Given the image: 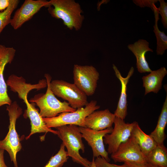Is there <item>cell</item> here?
<instances>
[{"label": "cell", "instance_id": "9c48e42d", "mask_svg": "<svg viewBox=\"0 0 167 167\" xmlns=\"http://www.w3.org/2000/svg\"><path fill=\"white\" fill-rule=\"evenodd\" d=\"M111 157L115 162H130L145 164L147 163L146 157L131 136L119 145L117 151L111 154Z\"/></svg>", "mask_w": 167, "mask_h": 167}, {"label": "cell", "instance_id": "7c38bea8", "mask_svg": "<svg viewBox=\"0 0 167 167\" xmlns=\"http://www.w3.org/2000/svg\"><path fill=\"white\" fill-rule=\"evenodd\" d=\"M6 83L7 85L10 87L11 90L17 93L19 98L23 100L24 103L28 101V95L31 90L35 89L38 91L47 86L46 79H42L38 83L32 84L26 83L25 79L22 77L14 74L8 77Z\"/></svg>", "mask_w": 167, "mask_h": 167}, {"label": "cell", "instance_id": "f546056e", "mask_svg": "<svg viewBox=\"0 0 167 167\" xmlns=\"http://www.w3.org/2000/svg\"><path fill=\"white\" fill-rule=\"evenodd\" d=\"M4 150L0 148V167H8L6 165L4 156Z\"/></svg>", "mask_w": 167, "mask_h": 167}, {"label": "cell", "instance_id": "2e32d148", "mask_svg": "<svg viewBox=\"0 0 167 167\" xmlns=\"http://www.w3.org/2000/svg\"><path fill=\"white\" fill-rule=\"evenodd\" d=\"M127 47L136 57L138 71L141 73L151 72L152 71L145 57L147 52H153V50L149 47V42L145 40L139 39L133 44H129Z\"/></svg>", "mask_w": 167, "mask_h": 167}, {"label": "cell", "instance_id": "7402d4cb", "mask_svg": "<svg viewBox=\"0 0 167 167\" xmlns=\"http://www.w3.org/2000/svg\"><path fill=\"white\" fill-rule=\"evenodd\" d=\"M158 13H154L155 24L153 26V32L156 39V53L157 55H162L167 49V36L164 31H161L159 29L157 22L159 19Z\"/></svg>", "mask_w": 167, "mask_h": 167}, {"label": "cell", "instance_id": "277c9868", "mask_svg": "<svg viewBox=\"0 0 167 167\" xmlns=\"http://www.w3.org/2000/svg\"><path fill=\"white\" fill-rule=\"evenodd\" d=\"M9 118L8 132L4 139L0 140V148L9 153L15 167H18L16 160L17 153L22 148L20 139L15 128L16 121L22 113V109L15 101L6 107Z\"/></svg>", "mask_w": 167, "mask_h": 167}, {"label": "cell", "instance_id": "1f68e13d", "mask_svg": "<svg viewBox=\"0 0 167 167\" xmlns=\"http://www.w3.org/2000/svg\"><path fill=\"white\" fill-rule=\"evenodd\" d=\"M146 165L147 167H160L158 166L152 165L151 164L147 163Z\"/></svg>", "mask_w": 167, "mask_h": 167}, {"label": "cell", "instance_id": "6da1fadb", "mask_svg": "<svg viewBox=\"0 0 167 167\" xmlns=\"http://www.w3.org/2000/svg\"><path fill=\"white\" fill-rule=\"evenodd\" d=\"M48 11L51 16L62 19L70 30H79L84 19L79 4L73 0H51Z\"/></svg>", "mask_w": 167, "mask_h": 167}, {"label": "cell", "instance_id": "ffe728a7", "mask_svg": "<svg viewBox=\"0 0 167 167\" xmlns=\"http://www.w3.org/2000/svg\"><path fill=\"white\" fill-rule=\"evenodd\" d=\"M167 123V95L166 94L156 126L154 130L149 135L154 140L157 145H164V141L166 138L165 130Z\"/></svg>", "mask_w": 167, "mask_h": 167}, {"label": "cell", "instance_id": "3957f363", "mask_svg": "<svg viewBox=\"0 0 167 167\" xmlns=\"http://www.w3.org/2000/svg\"><path fill=\"white\" fill-rule=\"evenodd\" d=\"M45 77L47 83V89L45 93H39L31 98L29 101L34 103L39 108V113L43 118H50L56 116L59 113L73 112L76 109L72 108L66 101L61 102L55 96L50 86L51 76L45 74Z\"/></svg>", "mask_w": 167, "mask_h": 167}, {"label": "cell", "instance_id": "f1b7e54d", "mask_svg": "<svg viewBox=\"0 0 167 167\" xmlns=\"http://www.w3.org/2000/svg\"><path fill=\"white\" fill-rule=\"evenodd\" d=\"M124 164L128 167H147L146 164H143L125 162Z\"/></svg>", "mask_w": 167, "mask_h": 167}, {"label": "cell", "instance_id": "cb8c5ba5", "mask_svg": "<svg viewBox=\"0 0 167 167\" xmlns=\"http://www.w3.org/2000/svg\"><path fill=\"white\" fill-rule=\"evenodd\" d=\"M19 2L18 0H10L7 8L0 12V34L5 27L10 23L11 15L17 7Z\"/></svg>", "mask_w": 167, "mask_h": 167}, {"label": "cell", "instance_id": "4316f807", "mask_svg": "<svg viewBox=\"0 0 167 167\" xmlns=\"http://www.w3.org/2000/svg\"><path fill=\"white\" fill-rule=\"evenodd\" d=\"M94 162L96 167H128L124 164L122 165H118L110 163L100 156L96 157Z\"/></svg>", "mask_w": 167, "mask_h": 167}, {"label": "cell", "instance_id": "d6986e66", "mask_svg": "<svg viewBox=\"0 0 167 167\" xmlns=\"http://www.w3.org/2000/svg\"><path fill=\"white\" fill-rule=\"evenodd\" d=\"M131 136L135 140L146 157L157 145L149 135L146 134L142 130L136 121L131 131Z\"/></svg>", "mask_w": 167, "mask_h": 167}, {"label": "cell", "instance_id": "4dcf8cb0", "mask_svg": "<svg viewBox=\"0 0 167 167\" xmlns=\"http://www.w3.org/2000/svg\"><path fill=\"white\" fill-rule=\"evenodd\" d=\"M94 158L93 157V158L92 161H91V165L90 167H96L94 162Z\"/></svg>", "mask_w": 167, "mask_h": 167}, {"label": "cell", "instance_id": "8992f818", "mask_svg": "<svg viewBox=\"0 0 167 167\" xmlns=\"http://www.w3.org/2000/svg\"><path fill=\"white\" fill-rule=\"evenodd\" d=\"M50 86L55 95L67 101L74 109L83 107L88 103L87 95L74 83L54 80L51 81Z\"/></svg>", "mask_w": 167, "mask_h": 167}, {"label": "cell", "instance_id": "ba28073f", "mask_svg": "<svg viewBox=\"0 0 167 167\" xmlns=\"http://www.w3.org/2000/svg\"><path fill=\"white\" fill-rule=\"evenodd\" d=\"M135 122L126 123L124 120L115 117L114 128L111 132L106 134L103 139L104 143L108 145L107 152L109 154L115 152L119 145L129 139Z\"/></svg>", "mask_w": 167, "mask_h": 167}, {"label": "cell", "instance_id": "7a4b0ae2", "mask_svg": "<svg viewBox=\"0 0 167 167\" xmlns=\"http://www.w3.org/2000/svg\"><path fill=\"white\" fill-rule=\"evenodd\" d=\"M58 132V137L67 149L68 156L73 162L79 164L84 167H90L91 162L82 157L79 151L84 152L85 147L82 140V135L78 127L74 125H68L56 128Z\"/></svg>", "mask_w": 167, "mask_h": 167}, {"label": "cell", "instance_id": "5b68a950", "mask_svg": "<svg viewBox=\"0 0 167 167\" xmlns=\"http://www.w3.org/2000/svg\"><path fill=\"white\" fill-rule=\"evenodd\" d=\"M97 103L96 101L92 100L85 107L78 108L73 112L62 113L53 118H43V119L47 126L50 128L68 125L85 127L84 120L86 117L100 108Z\"/></svg>", "mask_w": 167, "mask_h": 167}, {"label": "cell", "instance_id": "52a82bcc", "mask_svg": "<svg viewBox=\"0 0 167 167\" xmlns=\"http://www.w3.org/2000/svg\"><path fill=\"white\" fill-rule=\"evenodd\" d=\"M74 83L87 96L95 93L100 75L92 65L75 64L73 69Z\"/></svg>", "mask_w": 167, "mask_h": 167}, {"label": "cell", "instance_id": "e0dca14e", "mask_svg": "<svg viewBox=\"0 0 167 167\" xmlns=\"http://www.w3.org/2000/svg\"><path fill=\"white\" fill-rule=\"evenodd\" d=\"M113 68L116 76L121 82V90L120 96L117 105V108L114 114L116 117L124 120L127 114V85L131 77L134 73V68L132 66L126 77H123L116 66L113 64Z\"/></svg>", "mask_w": 167, "mask_h": 167}, {"label": "cell", "instance_id": "83f0119b", "mask_svg": "<svg viewBox=\"0 0 167 167\" xmlns=\"http://www.w3.org/2000/svg\"><path fill=\"white\" fill-rule=\"evenodd\" d=\"M10 0H0V12L6 9L9 5Z\"/></svg>", "mask_w": 167, "mask_h": 167}, {"label": "cell", "instance_id": "44dd1931", "mask_svg": "<svg viewBox=\"0 0 167 167\" xmlns=\"http://www.w3.org/2000/svg\"><path fill=\"white\" fill-rule=\"evenodd\" d=\"M147 163L160 167H167V149L164 145L156 146L146 156Z\"/></svg>", "mask_w": 167, "mask_h": 167}, {"label": "cell", "instance_id": "603a6c76", "mask_svg": "<svg viewBox=\"0 0 167 167\" xmlns=\"http://www.w3.org/2000/svg\"><path fill=\"white\" fill-rule=\"evenodd\" d=\"M62 143L60 148L54 156H52L44 167H62L68 159V156Z\"/></svg>", "mask_w": 167, "mask_h": 167}, {"label": "cell", "instance_id": "ac0fdd59", "mask_svg": "<svg viewBox=\"0 0 167 167\" xmlns=\"http://www.w3.org/2000/svg\"><path fill=\"white\" fill-rule=\"evenodd\" d=\"M167 74V71L163 66L143 76L142 79L143 87L145 89L144 95L151 92L157 93L161 88L162 81Z\"/></svg>", "mask_w": 167, "mask_h": 167}, {"label": "cell", "instance_id": "4fadbf2b", "mask_svg": "<svg viewBox=\"0 0 167 167\" xmlns=\"http://www.w3.org/2000/svg\"><path fill=\"white\" fill-rule=\"evenodd\" d=\"M15 50L13 47L0 45V107L4 105H10L12 101L7 92V85L4 76L6 65L14 59Z\"/></svg>", "mask_w": 167, "mask_h": 167}, {"label": "cell", "instance_id": "30bf717a", "mask_svg": "<svg viewBox=\"0 0 167 167\" xmlns=\"http://www.w3.org/2000/svg\"><path fill=\"white\" fill-rule=\"evenodd\" d=\"M78 128L82 138L91 147L93 157L101 156L109 162L110 160L109 157V153L105 149L103 138L106 134L111 132L113 127L100 131L81 127H79Z\"/></svg>", "mask_w": 167, "mask_h": 167}, {"label": "cell", "instance_id": "5bb4252c", "mask_svg": "<svg viewBox=\"0 0 167 167\" xmlns=\"http://www.w3.org/2000/svg\"><path fill=\"white\" fill-rule=\"evenodd\" d=\"M115 117L108 109L95 110L85 118V127L97 131L112 127Z\"/></svg>", "mask_w": 167, "mask_h": 167}, {"label": "cell", "instance_id": "484cf974", "mask_svg": "<svg viewBox=\"0 0 167 167\" xmlns=\"http://www.w3.org/2000/svg\"><path fill=\"white\" fill-rule=\"evenodd\" d=\"M132 1L135 5L140 7H149L154 12L157 10V8L155 4L158 0H133Z\"/></svg>", "mask_w": 167, "mask_h": 167}, {"label": "cell", "instance_id": "8fae6325", "mask_svg": "<svg viewBox=\"0 0 167 167\" xmlns=\"http://www.w3.org/2000/svg\"><path fill=\"white\" fill-rule=\"evenodd\" d=\"M50 6L49 1L26 0L15 12L10 24L14 29H17L30 19L41 8Z\"/></svg>", "mask_w": 167, "mask_h": 167}, {"label": "cell", "instance_id": "9a60e30c", "mask_svg": "<svg viewBox=\"0 0 167 167\" xmlns=\"http://www.w3.org/2000/svg\"><path fill=\"white\" fill-rule=\"evenodd\" d=\"M25 103L26 105L27 109L24 116L26 118L28 117L29 118L31 125V132L26 138V139H28L32 135L37 133L50 132L57 135H58V131L54 130L47 126L43 118L36 108L34 103H30L28 101Z\"/></svg>", "mask_w": 167, "mask_h": 167}, {"label": "cell", "instance_id": "d4e9b609", "mask_svg": "<svg viewBox=\"0 0 167 167\" xmlns=\"http://www.w3.org/2000/svg\"><path fill=\"white\" fill-rule=\"evenodd\" d=\"M160 6L157 10L161 16V21L164 27L167 28V2L164 0H158Z\"/></svg>", "mask_w": 167, "mask_h": 167}]
</instances>
